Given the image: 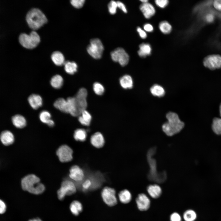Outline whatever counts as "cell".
I'll use <instances>...</instances> for the list:
<instances>
[{"label": "cell", "instance_id": "44", "mask_svg": "<svg viewBox=\"0 0 221 221\" xmlns=\"http://www.w3.org/2000/svg\"><path fill=\"white\" fill-rule=\"evenodd\" d=\"M144 30L146 32H151L153 30V25L149 23H146L143 26Z\"/></svg>", "mask_w": 221, "mask_h": 221}, {"label": "cell", "instance_id": "23", "mask_svg": "<svg viewBox=\"0 0 221 221\" xmlns=\"http://www.w3.org/2000/svg\"><path fill=\"white\" fill-rule=\"evenodd\" d=\"M54 107L61 111L68 113V104L67 100L63 98L57 99L54 103Z\"/></svg>", "mask_w": 221, "mask_h": 221}, {"label": "cell", "instance_id": "21", "mask_svg": "<svg viewBox=\"0 0 221 221\" xmlns=\"http://www.w3.org/2000/svg\"><path fill=\"white\" fill-rule=\"evenodd\" d=\"M119 82L121 87L124 89H131L133 87V80L131 77L129 75H126L121 77Z\"/></svg>", "mask_w": 221, "mask_h": 221}, {"label": "cell", "instance_id": "10", "mask_svg": "<svg viewBox=\"0 0 221 221\" xmlns=\"http://www.w3.org/2000/svg\"><path fill=\"white\" fill-rule=\"evenodd\" d=\"M115 195V190L108 187L104 188L101 193L103 201L109 206H113L117 204V200Z\"/></svg>", "mask_w": 221, "mask_h": 221}, {"label": "cell", "instance_id": "12", "mask_svg": "<svg viewBox=\"0 0 221 221\" xmlns=\"http://www.w3.org/2000/svg\"><path fill=\"white\" fill-rule=\"evenodd\" d=\"M204 66L213 70L221 68V56L218 55H212L206 57L203 61Z\"/></svg>", "mask_w": 221, "mask_h": 221}, {"label": "cell", "instance_id": "40", "mask_svg": "<svg viewBox=\"0 0 221 221\" xmlns=\"http://www.w3.org/2000/svg\"><path fill=\"white\" fill-rule=\"evenodd\" d=\"M91 181L89 179L86 180L82 183V187L83 191H86L90 189L92 185Z\"/></svg>", "mask_w": 221, "mask_h": 221}, {"label": "cell", "instance_id": "24", "mask_svg": "<svg viewBox=\"0 0 221 221\" xmlns=\"http://www.w3.org/2000/svg\"><path fill=\"white\" fill-rule=\"evenodd\" d=\"M151 51L152 48L149 44L143 43L141 44L139 46L138 54L140 57H145L151 54Z\"/></svg>", "mask_w": 221, "mask_h": 221}, {"label": "cell", "instance_id": "3", "mask_svg": "<svg viewBox=\"0 0 221 221\" xmlns=\"http://www.w3.org/2000/svg\"><path fill=\"white\" fill-rule=\"evenodd\" d=\"M155 148L151 149L148 152L147 158L149 165L150 170L148 176L150 180L161 183L164 182L166 179L165 172L159 173L157 169L156 162L152 156L155 152Z\"/></svg>", "mask_w": 221, "mask_h": 221}, {"label": "cell", "instance_id": "38", "mask_svg": "<svg viewBox=\"0 0 221 221\" xmlns=\"http://www.w3.org/2000/svg\"><path fill=\"white\" fill-rule=\"evenodd\" d=\"M118 7L117 2L114 1H111L108 5V9L109 13L111 14H115Z\"/></svg>", "mask_w": 221, "mask_h": 221}, {"label": "cell", "instance_id": "35", "mask_svg": "<svg viewBox=\"0 0 221 221\" xmlns=\"http://www.w3.org/2000/svg\"><path fill=\"white\" fill-rule=\"evenodd\" d=\"M197 215L192 210L188 209L184 211L183 218L185 221H194L196 219Z\"/></svg>", "mask_w": 221, "mask_h": 221}, {"label": "cell", "instance_id": "18", "mask_svg": "<svg viewBox=\"0 0 221 221\" xmlns=\"http://www.w3.org/2000/svg\"><path fill=\"white\" fill-rule=\"evenodd\" d=\"M91 144L97 148L102 147L104 143V139L103 135L98 132L93 135L91 138Z\"/></svg>", "mask_w": 221, "mask_h": 221}, {"label": "cell", "instance_id": "16", "mask_svg": "<svg viewBox=\"0 0 221 221\" xmlns=\"http://www.w3.org/2000/svg\"><path fill=\"white\" fill-rule=\"evenodd\" d=\"M0 140L4 145L8 146L14 143V138L13 134L10 131L5 130L1 134Z\"/></svg>", "mask_w": 221, "mask_h": 221}, {"label": "cell", "instance_id": "4", "mask_svg": "<svg viewBox=\"0 0 221 221\" xmlns=\"http://www.w3.org/2000/svg\"><path fill=\"white\" fill-rule=\"evenodd\" d=\"M26 20L29 27L33 30L39 29L47 21L45 16L42 12L35 8L28 12Z\"/></svg>", "mask_w": 221, "mask_h": 221}, {"label": "cell", "instance_id": "7", "mask_svg": "<svg viewBox=\"0 0 221 221\" xmlns=\"http://www.w3.org/2000/svg\"><path fill=\"white\" fill-rule=\"evenodd\" d=\"M76 192V187L74 182L70 180H65L62 182L60 188L57 191L58 198L62 200L66 195H71Z\"/></svg>", "mask_w": 221, "mask_h": 221}, {"label": "cell", "instance_id": "9", "mask_svg": "<svg viewBox=\"0 0 221 221\" xmlns=\"http://www.w3.org/2000/svg\"><path fill=\"white\" fill-rule=\"evenodd\" d=\"M87 92L84 88H80L75 97L77 108L79 116L83 110H86L87 106L86 98Z\"/></svg>", "mask_w": 221, "mask_h": 221}, {"label": "cell", "instance_id": "39", "mask_svg": "<svg viewBox=\"0 0 221 221\" xmlns=\"http://www.w3.org/2000/svg\"><path fill=\"white\" fill-rule=\"evenodd\" d=\"M85 1L84 0H72L71 3L74 7L79 9L83 6Z\"/></svg>", "mask_w": 221, "mask_h": 221}, {"label": "cell", "instance_id": "26", "mask_svg": "<svg viewBox=\"0 0 221 221\" xmlns=\"http://www.w3.org/2000/svg\"><path fill=\"white\" fill-rule=\"evenodd\" d=\"M118 195L120 201L123 204L128 203L132 199L131 194L128 190L126 189L121 191Z\"/></svg>", "mask_w": 221, "mask_h": 221}, {"label": "cell", "instance_id": "36", "mask_svg": "<svg viewBox=\"0 0 221 221\" xmlns=\"http://www.w3.org/2000/svg\"><path fill=\"white\" fill-rule=\"evenodd\" d=\"M51 115L49 112L46 110L42 111L39 114V118L42 122L47 124L51 119Z\"/></svg>", "mask_w": 221, "mask_h": 221}, {"label": "cell", "instance_id": "1", "mask_svg": "<svg viewBox=\"0 0 221 221\" xmlns=\"http://www.w3.org/2000/svg\"><path fill=\"white\" fill-rule=\"evenodd\" d=\"M167 121L162 126L163 132L168 136H172L179 133L184 128V123L180 119L176 113L170 112L167 113Z\"/></svg>", "mask_w": 221, "mask_h": 221}, {"label": "cell", "instance_id": "31", "mask_svg": "<svg viewBox=\"0 0 221 221\" xmlns=\"http://www.w3.org/2000/svg\"><path fill=\"white\" fill-rule=\"evenodd\" d=\"M50 83L51 85L53 88L59 89L61 88L63 85V79L61 76L56 75L51 78Z\"/></svg>", "mask_w": 221, "mask_h": 221}, {"label": "cell", "instance_id": "34", "mask_svg": "<svg viewBox=\"0 0 221 221\" xmlns=\"http://www.w3.org/2000/svg\"><path fill=\"white\" fill-rule=\"evenodd\" d=\"M159 28L160 31L164 34L169 33L172 30L171 25L166 21L161 22L159 24Z\"/></svg>", "mask_w": 221, "mask_h": 221}, {"label": "cell", "instance_id": "41", "mask_svg": "<svg viewBox=\"0 0 221 221\" xmlns=\"http://www.w3.org/2000/svg\"><path fill=\"white\" fill-rule=\"evenodd\" d=\"M155 2L157 6L162 8L166 7L169 3V1L167 0H156Z\"/></svg>", "mask_w": 221, "mask_h": 221}, {"label": "cell", "instance_id": "19", "mask_svg": "<svg viewBox=\"0 0 221 221\" xmlns=\"http://www.w3.org/2000/svg\"><path fill=\"white\" fill-rule=\"evenodd\" d=\"M28 101L31 107L34 109H37L41 107L42 104V99L41 96L37 94H33L28 98Z\"/></svg>", "mask_w": 221, "mask_h": 221}, {"label": "cell", "instance_id": "5", "mask_svg": "<svg viewBox=\"0 0 221 221\" xmlns=\"http://www.w3.org/2000/svg\"><path fill=\"white\" fill-rule=\"evenodd\" d=\"M19 41L20 44L28 49L34 48L40 42V37L34 31H31L29 34L22 33L19 36Z\"/></svg>", "mask_w": 221, "mask_h": 221}, {"label": "cell", "instance_id": "45", "mask_svg": "<svg viewBox=\"0 0 221 221\" xmlns=\"http://www.w3.org/2000/svg\"><path fill=\"white\" fill-rule=\"evenodd\" d=\"M117 2L118 7L122 10L124 13H126L127 10L125 5L120 1H118Z\"/></svg>", "mask_w": 221, "mask_h": 221}, {"label": "cell", "instance_id": "14", "mask_svg": "<svg viewBox=\"0 0 221 221\" xmlns=\"http://www.w3.org/2000/svg\"><path fill=\"white\" fill-rule=\"evenodd\" d=\"M70 178L76 182L82 181L84 177L83 170L78 166L75 165L71 167L69 170Z\"/></svg>", "mask_w": 221, "mask_h": 221}, {"label": "cell", "instance_id": "51", "mask_svg": "<svg viewBox=\"0 0 221 221\" xmlns=\"http://www.w3.org/2000/svg\"><path fill=\"white\" fill-rule=\"evenodd\" d=\"M140 1L142 2V3H145L148 2V1L147 0H141Z\"/></svg>", "mask_w": 221, "mask_h": 221}, {"label": "cell", "instance_id": "49", "mask_svg": "<svg viewBox=\"0 0 221 221\" xmlns=\"http://www.w3.org/2000/svg\"><path fill=\"white\" fill-rule=\"evenodd\" d=\"M47 124L48 126L52 127L54 126V122L51 119Z\"/></svg>", "mask_w": 221, "mask_h": 221}, {"label": "cell", "instance_id": "47", "mask_svg": "<svg viewBox=\"0 0 221 221\" xmlns=\"http://www.w3.org/2000/svg\"><path fill=\"white\" fill-rule=\"evenodd\" d=\"M6 206L4 202L1 200L0 201V213L1 214L4 213L6 211Z\"/></svg>", "mask_w": 221, "mask_h": 221}, {"label": "cell", "instance_id": "2", "mask_svg": "<svg viewBox=\"0 0 221 221\" xmlns=\"http://www.w3.org/2000/svg\"><path fill=\"white\" fill-rule=\"evenodd\" d=\"M40 181L39 178L35 175H28L21 180L22 188L24 190L33 194H41L44 192L45 188Z\"/></svg>", "mask_w": 221, "mask_h": 221}, {"label": "cell", "instance_id": "15", "mask_svg": "<svg viewBox=\"0 0 221 221\" xmlns=\"http://www.w3.org/2000/svg\"><path fill=\"white\" fill-rule=\"evenodd\" d=\"M140 8L144 17L147 19L151 18L155 13L154 7L148 2L142 3L140 5Z\"/></svg>", "mask_w": 221, "mask_h": 221}, {"label": "cell", "instance_id": "52", "mask_svg": "<svg viewBox=\"0 0 221 221\" xmlns=\"http://www.w3.org/2000/svg\"><path fill=\"white\" fill-rule=\"evenodd\" d=\"M219 109H220V116L221 117V104L220 106Z\"/></svg>", "mask_w": 221, "mask_h": 221}, {"label": "cell", "instance_id": "6", "mask_svg": "<svg viewBox=\"0 0 221 221\" xmlns=\"http://www.w3.org/2000/svg\"><path fill=\"white\" fill-rule=\"evenodd\" d=\"M104 49L103 45L100 40L95 38L91 40L90 44L87 49L88 54L93 58L99 59L102 56Z\"/></svg>", "mask_w": 221, "mask_h": 221}, {"label": "cell", "instance_id": "28", "mask_svg": "<svg viewBox=\"0 0 221 221\" xmlns=\"http://www.w3.org/2000/svg\"><path fill=\"white\" fill-rule=\"evenodd\" d=\"M70 209L73 215L77 216L82 211L83 206L81 203L79 201L74 200L71 204Z\"/></svg>", "mask_w": 221, "mask_h": 221}, {"label": "cell", "instance_id": "20", "mask_svg": "<svg viewBox=\"0 0 221 221\" xmlns=\"http://www.w3.org/2000/svg\"><path fill=\"white\" fill-rule=\"evenodd\" d=\"M66 100L68 104V113L73 116H79L75 97H69Z\"/></svg>", "mask_w": 221, "mask_h": 221}, {"label": "cell", "instance_id": "22", "mask_svg": "<svg viewBox=\"0 0 221 221\" xmlns=\"http://www.w3.org/2000/svg\"><path fill=\"white\" fill-rule=\"evenodd\" d=\"M13 125L17 128H22L26 125V120L22 115L16 114L13 116L12 118Z\"/></svg>", "mask_w": 221, "mask_h": 221}, {"label": "cell", "instance_id": "33", "mask_svg": "<svg viewBox=\"0 0 221 221\" xmlns=\"http://www.w3.org/2000/svg\"><path fill=\"white\" fill-rule=\"evenodd\" d=\"M87 137L86 130L82 129H78L74 132V137L77 140L83 142L84 141Z\"/></svg>", "mask_w": 221, "mask_h": 221}, {"label": "cell", "instance_id": "25", "mask_svg": "<svg viewBox=\"0 0 221 221\" xmlns=\"http://www.w3.org/2000/svg\"><path fill=\"white\" fill-rule=\"evenodd\" d=\"M51 58L54 64L57 66H61L65 62L63 54L59 51L53 52L51 55Z\"/></svg>", "mask_w": 221, "mask_h": 221}, {"label": "cell", "instance_id": "37", "mask_svg": "<svg viewBox=\"0 0 221 221\" xmlns=\"http://www.w3.org/2000/svg\"><path fill=\"white\" fill-rule=\"evenodd\" d=\"M93 89L95 93L98 95H103L104 91V88L103 86L98 82H95L94 83Z\"/></svg>", "mask_w": 221, "mask_h": 221}, {"label": "cell", "instance_id": "8", "mask_svg": "<svg viewBox=\"0 0 221 221\" xmlns=\"http://www.w3.org/2000/svg\"><path fill=\"white\" fill-rule=\"evenodd\" d=\"M111 58L115 62H118L122 66H124L128 63L129 56L125 50L122 48H116L110 53Z\"/></svg>", "mask_w": 221, "mask_h": 221}, {"label": "cell", "instance_id": "32", "mask_svg": "<svg viewBox=\"0 0 221 221\" xmlns=\"http://www.w3.org/2000/svg\"><path fill=\"white\" fill-rule=\"evenodd\" d=\"M212 129L214 133L221 136V118H214L212 124Z\"/></svg>", "mask_w": 221, "mask_h": 221}, {"label": "cell", "instance_id": "48", "mask_svg": "<svg viewBox=\"0 0 221 221\" xmlns=\"http://www.w3.org/2000/svg\"><path fill=\"white\" fill-rule=\"evenodd\" d=\"M214 16L211 14H209L206 16V20L208 22H211L214 20Z\"/></svg>", "mask_w": 221, "mask_h": 221}, {"label": "cell", "instance_id": "27", "mask_svg": "<svg viewBox=\"0 0 221 221\" xmlns=\"http://www.w3.org/2000/svg\"><path fill=\"white\" fill-rule=\"evenodd\" d=\"M91 119L90 114L86 110L83 111L79 116L78 120L82 125L88 126L90 125Z\"/></svg>", "mask_w": 221, "mask_h": 221}, {"label": "cell", "instance_id": "11", "mask_svg": "<svg viewBox=\"0 0 221 221\" xmlns=\"http://www.w3.org/2000/svg\"><path fill=\"white\" fill-rule=\"evenodd\" d=\"M73 151L69 147L66 145L60 146L56 152L60 161L62 162H69L72 159Z\"/></svg>", "mask_w": 221, "mask_h": 221}, {"label": "cell", "instance_id": "17", "mask_svg": "<svg viewBox=\"0 0 221 221\" xmlns=\"http://www.w3.org/2000/svg\"><path fill=\"white\" fill-rule=\"evenodd\" d=\"M147 191L149 196L153 199L159 197L162 192L161 187L157 184L149 185L147 187Z\"/></svg>", "mask_w": 221, "mask_h": 221}, {"label": "cell", "instance_id": "46", "mask_svg": "<svg viewBox=\"0 0 221 221\" xmlns=\"http://www.w3.org/2000/svg\"><path fill=\"white\" fill-rule=\"evenodd\" d=\"M213 6L216 10L221 11V0H215L213 2Z\"/></svg>", "mask_w": 221, "mask_h": 221}, {"label": "cell", "instance_id": "30", "mask_svg": "<svg viewBox=\"0 0 221 221\" xmlns=\"http://www.w3.org/2000/svg\"><path fill=\"white\" fill-rule=\"evenodd\" d=\"M64 65V70L65 72L68 74H73L77 71V65L74 61H66Z\"/></svg>", "mask_w": 221, "mask_h": 221}, {"label": "cell", "instance_id": "50", "mask_svg": "<svg viewBox=\"0 0 221 221\" xmlns=\"http://www.w3.org/2000/svg\"><path fill=\"white\" fill-rule=\"evenodd\" d=\"M29 221H42L40 219L37 218L32 219H30Z\"/></svg>", "mask_w": 221, "mask_h": 221}, {"label": "cell", "instance_id": "13", "mask_svg": "<svg viewBox=\"0 0 221 221\" xmlns=\"http://www.w3.org/2000/svg\"><path fill=\"white\" fill-rule=\"evenodd\" d=\"M135 201L137 207L140 211H147L150 207V200L144 193H141L139 194L136 199Z\"/></svg>", "mask_w": 221, "mask_h": 221}, {"label": "cell", "instance_id": "43", "mask_svg": "<svg viewBox=\"0 0 221 221\" xmlns=\"http://www.w3.org/2000/svg\"><path fill=\"white\" fill-rule=\"evenodd\" d=\"M137 30L140 37L142 39H145L147 37V35L146 32L144 30L142 29L141 27H137Z\"/></svg>", "mask_w": 221, "mask_h": 221}, {"label": "cell", "instance_id": "42", "mask_svg": "<svg viewBox=\"0 0 221 221\" xmlns=\"http://www.w3.org/2000/svg\"><path fill=\"white\" fill-rule=\"evenodd\" d=\"M170 221H181V217L179 213L174 212L170 215Z\"/></svg>", "mask_w": 221, "mask_h": 221}, {"label": "cell", "instance_id": "29", "mask_svg": "<svg viewBox=\"0 0 221 221\" xmlns=\"http://www.w3.org/2000/svg\"><path fill=\"white\" fill-rule=\"evenodd\" d=\"M150 91L153 95L160 97L164 96L165 93L164 88L157 84H154L150 88Z\"/></svg>", "mask_w": 221, "mask_h": 221}]
</instances>
